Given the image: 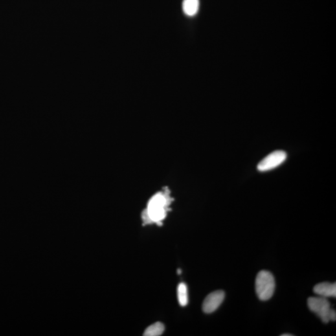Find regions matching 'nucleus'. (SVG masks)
Masks as SVG:
<instances>
[{"label":"nucleus","instance_id":"obj_1","mask_svg":"<svg viewBox=\"0 0 336 336\" xmlns=\"http://www.w3.org/2000/svg\"><path fill=\"white\" fill-rule=\"evenodd\" d=\"M173 201L168 188H164L162 191L154 195L149 200L146 208L142 212V220L144 225L156 223L161 225Z\"/></svg>","mask_w":336,"mask_h":336},{"label":"nucleus","instance_id":"obj_2","mask_svg":"<svg viewBox=\"0 0 336 336\" xmlns=\"http://www.w3.org/2000/svg\"><path fill=\"white\" fill-rule=\"evenodd\" d=\"M307 306L312 312L320 318L324 323H328L331 320L335 321L336 311L331 308L328 299L321 296L309 298L307 300Z\"/></svg>","mask_w":336,"mask_h":336},{"label":"nucleus","instance_id":"obj_3","mask_svg":"<svg viewBox=\"0 0 336 336\" xmlns=\"http://www.w3.org/2000/svg\"><path fill=\"white\" fill-rule=\"evenodd\" d=\"M256 295L261 301L269 300L273 296L275 289V281L273 274L262 270L256 276Z\"/></svg>","mask_w":336,"mask_h":336},{"label":"nucleus","instance_id":"obj_4","mask_svg":"<svg viewBox=\"0 0 336 336\" xmlns=\"http://www.w3.org/2000/svg\"><path fill=\"white\" fill-rule=\"evenodd\" d=\"M287 158V154L285 151L277 150L273 151L259 162L257 170L260 172H266L277 168L281 165Z\"/></svg>","mask_w":336,"mask_h":336},{"label":"nucleus","instance_id":"obj_5","mask_svg":"<svg viewBox=\"0 0 336 336\" xmlns=\"http://www.w3.org/2000/svg\"><path fill=\"white\" fill-rule=\"evenodd\" d=\"M225 295V293L223 290L214 291L208 295L203 304L204 313L210 314L216 311L223 303Z\"/></svg>","mask_w":336,"mask_h":336},{"label":"nucleus","instance_id":"obj_6","mask_svg":"<svg viewBox=\"0 0 336 336\" xmlns=\"http://www.w3.org/2000/svg\"><path fill=\"white\" fill-rule=\"evenodd\" d=\"M316 295L324 298L335 297L336 296V284L329 282H323L316 285L313 288Z\"/></svg>","mask_w":336,"mask_h":336},{"label":"nucleus","instance_id":"obj_7","mask_svg":"<svg viewBox=\"0 0 336 336\" xmlns=\"http://www.w3.org/2000/svg\"><path fill=\"white\" fill-rule=\"evenodd\" d=\"M199 0H183V10L188 16H194L198 12Z\"/></svg>","mask_w":336,"mask_h":336},{"label":"nucleus","instance_id":"obj_8","mask_svg":"<svg viewBox=\"0 0 336 336\" xmlns=\"http://www.w3.org/2000/svg\"><path fill=\"white\" fill-rule=\"evenodd\" d=\"M164 324L160 322H155L147 328L144 334V336H159L163 333Z\"/></svg>","mask_w":336,"mask_h":336},{"label":"nucleus","instance_id":"obj_9","mask_svg":"<svg viewBox=\"0 0 336 336\" xmlns=\"http://www.w3.org/2000/svg\"><path fill=\"white\" fill-rule=\"evenodd\" d=\"M177 298L181 306H186L188 303V287L185 283H181L177 287Z\"/></svg>","mask_w":336,"mask_h":336},{"label":"nucleus","instance_id":"obj_10","mask_svg":"<svg viewBox=\"0 0 336 336\" xmlns=\"http://www.w3.org/2000/svg\"><path fill=\"white\" fill-rule=\"evenodd\" d=\"M293 336V335H289V334H287V335H286V334H284V335H282V336Z\"/></svg>","mask_w":336,"mask_h":336},{"label":"nucleus","instance_id":"obj_11","mask_svg":"<svg viewBox=\"0 0 336 336\" xmlns=\"http://www.w3.org/2000/svg\"><path fill=\"white\" fill-rule=\"evenodd\" d=\"M177 273H178V274L181 273V270H180L179 269L177 270Z\"/></svg>","mask_w":336,"mask_h":336}]
</instances>
